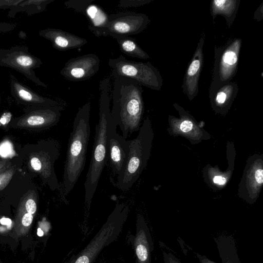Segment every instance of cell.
<instances>
[{
    "instance_id": "cell-18",
    "label": "cell",
    "mask_w": 263,
    "mask_h": 263,
    "mask_svg": "<svg viewBox=\"0 0 263 263\" xmlns=\"http://www.w3.org/2000/svg\"><path fill=\"white\" fill-rule=\"evenodd\" d=\"M54 0H22L17 6L9 10L8 16L14 18L16 13L24 12L28 15L43 12L47 6Z\"/></svg>"
},
{
    "instance_id": "cell-17",
    "label": "cell",
    "mask_w": 263,
    "mask_h": 263,
    "mask_svg": "<svg viewBox=\"0 0 263 263\" xmlns=\"http://www.w3.org/2000/svg\"><path fill=\"white\" fill-rule=\"evenodd\" d=\"M153 249L152 237L146 225L137 232L135 240L136 254L139 263H151V253Z\"/></svg>"
},
{
    "instance_id": "cell-32",
    "label": "cell",
    "mask_w": 263,
    "mask_h": 263,
    "mask_svg": "<svg viewBox=\"0 0 263 263\" xmlns=\"http://www.w3.org/2000/svg\"><path fill=\"white\" fill-rule=\"evenodd\" d=\"M226 179L221 176H215L213 178V182L217 184L223 185L226 183Z\"/></svg>"
},
{
    "instance_id": "cell-33",
    "label": "cell",
    "mask_w": 263,
    "mask_h": 263,
    "mask_svg": "<svg viewBox=\"0 0 263 263\" xmlns=\"http://www.w3.org/2000/svg\"><path fill=\"white\" fill-rule=\"evenodd\" d=\"M1 222L3 224H9L11 223V220L7 218H2L1 220Z\"/></svg>"
},
{
    "instance_id": "cell-10",
    "label": "cell",
    "mask_w": 263,
    "mask_h": 263,
    "mask_svg": "<svg viewBox=\"0 0 263 263\" xmlns=\"http://www.w3.org/2000/svg\"><path fill=\"white\" fill-rule=\"evenodd\" d=\"M92 0H69L64 5L69 9L84 15L89 22L88 29L97 37L103 36L108 15Z\"/></svg>"
},
{
    "instance_id": "cell-27",
    "label": "cell",
    "mask_w": 263,
    "mask_h": 263,
    "mask_svg": "<svg viewBox=\"0 0 263 263\" xmlns=\"http://www.w3.org/2000/svg\"><path fill=\"white\" fill-rule=\"evenodd\" d=\"M16 27V24L0 22V32H6L14 30Z\"/></svg>"
},
{
    "instance_id": "cell-30",
    "label": "cell",
    "mask_w": 263,
    "mask_h": 263,
    "mask_svg": "<svg viewBox=\"0 0 263 263\" xmlns=\"http://www.w3.org/2000/svg\"><path fill=\"white\" fill-rule=\"evenodd\" d=\"M11 152V147L8 143H6L1 146L0 153L3 156H7Z\"/></svg>"
},
{
    "instance_id": "cell-8",
    "label": "cell",
    "mask_w": 263,
    "mask_h": 263,
    "mask_svg": "<svg viewBox=\"0 0 263 263\" xmlns=\"http://www.w3.org/2000/svg\"><path fill=\"white\" fill-rule=\"evenodd\" d=\"M149 23L148 16L143 13L133 11L119 12L108 15L103 36L114 39L129 36L143 31Z\"/></svg>"
},
{
    "instance_id": "cell-6",
    "label": "cell",
    "mask_w": 263,
    "mask_h": 263,
    "mask_svg": "<svg viewBox=\"0 0 263 263\" xmlns=\"http://www.w3.org/2000/svg\"><path fill=\"white\" fill-rule=\"evenodd\" d=\"M108 64L114 77H125L133 79L141 86L159 90L162 84L158 70L149 62L130 61L122 55L109 59Z\"/></svg>"
},
{
    "instance_id": "cell-24",
    "label": "cell",
    "mask_w": 263,
    "mask_h": 263,
    "mask_svg": "<svg viewBox=\"0 0 263 263\" xmlns=\"http://www.w3.org/2000/svg\"><path fill=\"white\" fill-rule=\"evenodd\" d=\"M22 0H0V9L9 10L18 5Z\"/></svg>"
},
{
    "instance_id": "cell-37",
    "label": "cell",
    "mask_w": 263,
    "mask_h": 263,
    "mask_svg": "<svg viewBox=\"0 0 263 263\" xmlns=\"http://www.w3.org/2000/svg\"><path fill=\"white\" fill-rule=\"evenodd\" d=\"M0 263H1V261H0Z\"/></svg>"
},
{
    "instance_id": "cell-36",
    "label": "cell",
    "mask_w": 263,
    "mask_h": 263,
    "mask_svg": "<svg viewBox=\"0 0 263 263\" xmlns=\"http://www.w3.org/2000/svg\"><path fill=\"white\" fill-rule=\"evenodd\" d=\"M1 180H0V184H1Z\"/></svg>"
},
{
    "instance_id": "cell-15",
    "label": "cell",
    "mask_w": 263,
    "mask_h": 263,
    "mask_svg": "<svg viewBox=\"0 0 263 263\" xmlns=\"http://www.w3.org/2000/svg\"><path fill=\"white\" fill-rule=\"evenodd\" d=\"M241 40L234 41L224 51L221 59L219 75L221 81L231 78L235 73L238 64Z\"/></svg>"
},
{
    "instance_id": "cell-11",
    "label": "cell",
    "mask_w": 263,
    "mask_h": 263,
    "mask_svg": "<svg viewBox=\"0 0 263 263\" xmlns=\"http://www.w3.org/2000/svg\"><path fill=\"white\" fill-rule=\"evenodd\" d=\"M117 125L110 130L108 145V158L113 172L118 176L123 171L128 158L130 141L117 133Z\"/></svg>"
},
{
    "instance_id": "cell-19",
    "label": "cell",
    "mask_w": 263,
    "mask_h": 263,
    "mask_svg": "<svg viewBox=\"0 0 263 263\" xmlns=\"http://www.w3.org/2000/svg\"><path fill=\"white\" fill-rule=\"evenodd\" d=\"M116 40L121 51L126 55L143 60L149 58L148 54L137 44L135 39L125 36L118 37Z\"/></svg>"
},
{
    "instance_id": "cell-23",
    "label": "cell",
    "mask_w": 263,
    "mask_h": 263,
    "mask_svg": "<svg viewBox=\"0 0 263 263\" xmlns=\"http://www.w3.org/2000/svg\"><path fill=\"white\" fill-rule=\"evenodd\" d=\"M151 0H120L118 6L120 8L137 7L150 3Z\"/></svg>"
},
{
    "instance_id": "cell-29",
    "label": "cell",
    "mask_w": 263,
    "mask_h": 263,
    "mask_svg": "<svg viewBox=\"0 0 263 263\" xmlns=\"http://www.w3.org/2000/svg\"><path fill=\"white\" fill-rule=\"evenodd\" d=\"M30 163L32 167L35 171H40L42 168V162L37 157H33L30 161Z\"/></svg>"
},
{
    "instance_id": "cell-3",
    "label": "cell",
    "mask_w": 263,
    "mask_h": 263,
    "mask_svg": "<svg viewBox=\"0 0 263 263\" xmlns=\"http://www.w3.org/2000/svg\"><path fill=\"white\" fill-rule=\"evenodd\" d=\"M90 103L80 108L73 120L66 153L63 175L64 195L67 196L76 184L86 163L89 143Z\"/></svg>"
},
{
    "instance_id": "cell-4",
    "label": "cell",
    "mask_w": 263,
    "mask_h": 263,
    "mask_svg": "<svg viewBox=\"0 0 263 263\" xmlns=\"http://www.w3.org/2000/svg\"><path fill=\"white\" fill-rule=\"evenodd\" d=\"M149 129L148 121L145 120L138 136L130 140L127 162L117 177L116 186L121 190L126 191L131 188L145 167L149 152Z\"/></svg>"
},
{
    "instance_id": "cell-2",
    "label": "cell",
    "mask_w": 263,
    "mask_h": 263,
    "mask_svg": "<svg viewBox=\"0 0 263 263\" xmlns=\"http://www.w3.org/2000/svg\"><path fill=\"white\" fill-rule=\"evenodd\" d=\"M112 106L110 114L114 122L120 127L126 139L138 130L143 112V89L135 80L114 77Z\"/></svg>"
},
{
    "instance_id": "cell-5",
    "label": "cell",
    "mask_w": 263,
    "mask_h": 263,
    "mask_svg": "<svg viewBox=\"0 0 263 263\" xmlns=\"http://www.w3.org/2000/svg\"><path fill=\"white\" fill-rule=\"evenodd\" d=\"M128 213L126 204H117L99 232L72 263H92L101 250L117 236Z\"/></svg>"
},
{
    "instance_id": "cell-22",
    "label": "cell",
    "mask_w": 263,
    "mask_h": 263,
    "mask_svg": "<svg viewBox=\"0 0 263 263\" xmlns=\"http://www.w3.org/2000/svg\"><path fill=\"white\" fill-rule=\"evenodd\" d=\"M232 87L229 85L221 88L217 92L216 97V102L220 105L224 104L231 97L232 93Z\"/></svg>"
},
{
    "instance_id": "cell-35",
    "label": "cell",
    "mask_w": 263,
    "mask_h": 263,
    "mask_svg": "<svg viewBox=\"0 0 263 263\" xmlns=\"http://www.w3.org/2000/svg\"><path fill=\"white\" fill-rule=\"evenodd\" d=\"M37 234L38 236H42L43 235V232L42 231V230L40 228H39L37 229Z\"/></svg>"
},
{
    "instance_id": "cell-28",
    "label": "cell",
    "mask_w": 263,
    "mask_h": 263,
    "mask_svg": "<svg viewBox=\"0 0 263 263\" xmlns=\"http://www.w3.org/2000/svg\"><path fill=\"white\" fill-rule=\"evenodd\" d=\"M193 127V124L192 121L189 120H184L180 124V128L184 133H187L191 131Z\"/></svg>"
},
{
    "instance_id": "cell-34",
    "label": "cell",
    "mask_w": 263,
    "mask_h": 263,
    "mask_svg": "<svg viewBox=\"0 0 263 263\" xmlns=\"http://www.w3.org/2000/svg\"><path fill=\"white\" fill-rule=\"evenodd\" d=\"M8 115H5L4 117H3L1 118V119L0 120V122L1 123L4 124L8 122V120L6 119V118L9 116Z\"/></svg>"
},
{
    "instance_id": "cell-7",
    "label": "cell",
    "mask_w": 263,
    "mask_h": 263,
    "mask_svg": "<svg viewBox=\"0 0 263 263\" xmlns=\"http://www.w3.org/2000/svg\"><path fill=\"white\" fill-rule=\"evenodd\" d=\"M43 62L32 54L25 46H14L8 49H0V66L14 69L36 85L47 88V86L36 76L34 69Z\"/></svg>"
},
{
    "instance_id": "cell-25",
    "label": "cell",
    "mask_w": 263,
    "mask_h": 263,
    "mask_svg": "<svg viewBox=\"0 0 263 263\" xmlns=\"http://www.w3.org/2000/svg\"><path fill=\"white\" fill-rule=\"evenodd\" d=\"M164 263H181L180 260L170 252L163 251Z\"/></svg>"
},
{
    "instance_id": "cell-12",
    "label": "cell",
    "mask_w": 263,
    "mask_h": 263,
    "mask_svg": "<svg viewBox=\"0 0 263 263\" xmlns=\"http://www.w3.org/2000/svg\"><path fill=\"white\" fill-rule=\"evenodd\" d=\"M11 96L19 103L30 106L60 107L59 102L36 93L20 82L13 75L9 76Z\"/></svg>"
},
{
    "instance_id": "cell-14",
    "label": "cell",
    "mask_w": 263,
    "mask_h": 263,
    "mask_svg": "<svg viewBox=\"0 0 263 263\" xmlns=\"http://www.w3.org/2000/svg\"><path fill=\"white\" fill-rule=\"evenodd\" d=\"M203 43L204 39L201 37L184 78L183 89L190 98H194L198 92V79L203 62Z\"/></svg>"
},
{
    "instance_id": "cell-31",
    "label": "cell",
    "mask_w": 263,
    "mask_h": 263,
    "mask_svg": "<svg viewBox=\"0 0 263 263\" xmlns=\"http://www.w3.org/2000/svg\"><path fill=\"white\" fill-rule=\"evenodd\" d=\"M255 180L258 184L263 182V170L262 168L257 169L255 173Z\"/></svg>"
},
{
    "instance_id": "cell-9",
    "label": "cell",
    "mask_w": 263,
    "mask_h": 263,
    "mask_svg": "<svg viewBox=\"0 0 263 263\" xmlns=\"http://www.w3.org/2000/svg\"><path fill=\"white\" fill-rule=\"evenodd\" d=\"M100 63V60L96 54L88 53L68 60L60 73L68 81H85L97 73Z\"/></svg>"
},
{
    "instance_id": "cell-13",
    "label": "cell",
    "mask_w": 263,
    "mask_h": 263,
    "mask_svg": "<svg viewBox=\"0 0 263 263\" xmlns=\"http://www.w3.org/2000/svg\"><path fill=\"white\" fill-rule=\"evenodd\" d=\"M39 35L49 41L52 47L59 51H66L80 48L87 41L83 37L60 29L47 28L41 30Z\"/></svg>"
},
{
    "instance_id": "cell-20",
    "label": "cell",
    "mask_w": 263,
    "mask_h": 263,
    "mask_svg": "<svg viewBox=\"0 0 263 263\" xmlns=\"http://www.w3.org/2000/svg\"><path fill=\"white\" fill-rule=\"evenodd\" d=\"M237 1L234 0H214L212 2L211 10L214 16L222 14L230 17L234 13L237 6Z\"/></svg>"
},
{
    "instance_id": "cell-26",
    "label": "cell",
    "mask_w": 263,
    "mask_h": 263,
    "mask_svg": "<svg viewBox=\"0 0 263 263\" xmlns=\"http://www.w3.org/2000/svg\"><path fill=\"white\" fill-rule=\"evenodd\" d=\"M25 209L26 212L34 214L36 210V204L34 200L29 199L27 200L25 203Z\"/></svg>"
},
{
    "instance_id": "cell-21",
    "label": "cell",
    "mask_w": 263,
    "mask_h": 263,
    "mask_svg": "<svg viewBox=\"0 0 263 263\" xmlns=\"http://www.w3.org/2000/svg\"><path fill=\"white\" fill-rule=\"evenodd\" d=\"M33 219V215L28 212L24 213L19 222L16 224L15 230L17 235H25L29 229Z\"/></svg>"
},
{
    "instance_id": "cell-1",
    "label": "cell",
    "mask_w": 263,
    "mask_h": 263,
    "mask_svg": "<svg viewBox=\"0 0 263 263\" xmlns=\"http://www.w3.org/2000/svg\"><path fill=\"white\" fill-rule=\"evenodd\" d=\"M99 89V119L96 128L90 165L84 182L85 202L88 208L107 162L109 133L112 126L116 124L110 114L109 78H105L100 82Z\"/></svg>"
},
{
    "instance_id": "cell-16",
    "label": "cell",
    "mask_w": 263,
    "mask_h": 263,
    "mask_svg": "<svg viewBox=\"0 0 263 263\" xmlns=\"http://www.w3.org/2000/svg\"><path fill=\"white\" fill-rule=\"evenodd\" d=\"M217 248L222 263H239L234 239L229 236H221L217 239ZM200 263H216L204 255L197 254Z\"/></svg>"
}]
</instances>
